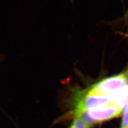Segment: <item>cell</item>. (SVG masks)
<instances>
[{
	"label": "cell",
	"instance_id": "ba28073f",
	"mask_svg": "<svg viewBox=\"0 0 128 128\" xmlns=\"http://www.w3.org/2000/svg\"><path fill=\"white\" fill-rule=\"evenodd\" d=\"M126 16H127V17L128 18V13H127V15H126Z\"/></svg>",
	"mask_w": 128,
	"mask_h": 128
},
{
	"label": "cell",
	"instance_id": "8992f818",
	"mask_svg": "<svg viewBox=\"0 0 128 128\" xmlns=\"http://www.w3.org/2000/svg\"><path fill=\"white\" fill-rule=\"evenodd\" d=\"M122 120L121 123V128H128V105L123 110Z\"/></svg>",
	"mask_w": 128,
	"mask_h": 128
},
{
	"label": "cell",
	"instance_id": "6da1fadb",
	"mask_svg": "<svg viewBox=\"0 0 128 128\" xmlns=\"http://www.w3.org/2000/svg\"><path fill=\"white\" fill-rule=\"evenodd\" d=\"M110 96L96 95L88 92V90L75 94L71 115L74 118L81 116L86 112L110 104Z\"/></svg>",
	"mask_w": 128,
	"mask_h": 128
},
{
	"label": "cell",
	"instance_id": "277c9868",
	"mask_svg": "<svg viewBox=\"0 0 128 128\" xmlns=\"http://www.w3.org/2000/svg\"><path fill=\"white\" fill-rule=\"evenodd\" d=\"M110 104L124 110L128 105V85L110 96Z\"/></svg>",
	"mask_w": 128,
	"mask_h": 128
},
{
	"label": "cell",
	"instance_id": "5b68a950",
	"mask_svg": "<svg viewBox=\"0 0 128 128\" xmlns=\"http://www.w3.org/2000/svg\"><path fill=\"white\" fill-rule=\"evenodd\" d=\"M92 124H89L82 116L74 118V120L68 128H92Z\"/></svg>",
	"mask_w": 128,
	"mask_h": 128
},
{
	"label": "cell",
	"instance_id": "7a4b0ae2",
	"mask_svg": "<svg viewBox=\"0 0 128 128\" xmlns=\"http://www.w3.org/2000/svg\"><path fill=\"white\" fill-rule=\"evenodd\" d=\"M128 84L126 74L105 78L96 83L88 89L90 93L103 96H111Z\"/></svg>",
	"mask_w": 128,
	"mask_h": 128
},
{
	"label": "cell",
	"instance_id": "3957f363",
	"mask_svg": "<svg viewBox=\"0 0 128 128\" xmlns=\"http://www.w3.org/2000/svg\"><path fill=\"white\" fill-rule=\"evenodd\" d=\"M123 110L112 104L104 106L86 112L81 115L89 124H93L116 118L122 113Z\"/></svg>",
	"mask_w": 128,
	"mask_h": 128
},
{
	"label": "cell",
	"instance_id": "52a82bcc",
	"mask_svg": "<svg viewBox=\"0 0 128 128\" xmlns=\"http://www.w3.org/2000/svg\"><path fill=\"white\" fill-rule=\"evenodd\" d=\"M126 76H128V71H127V74H126Z\"/></svg>",
	"mask_w": 128,
	"mask_h": 128
}]
</instances>
